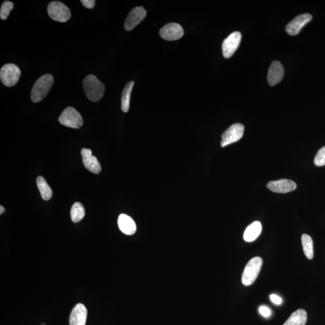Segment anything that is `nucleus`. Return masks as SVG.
<instances>
[{"instance_id":"obj_1","label":"nucleus","mask_w":325,"mask_h":325,"mask_svg":"<svg viewBox=\"0 0 325 325\" xmlns=\"http://www.w3.org/2000/svg\"><path fill=\"white\" fill-rule=\"evenodd\" d=\"M54 83V77L51 74H45L34 84L31 91V99L37 103L44 99L51 91Z\"/></svg>"},{"instance_id":"obj_2","label":"nucleus","mask_w":325,"mask_h":325,"mask_svg":"<svg viewBox=\"0 0 325 325\" xmlns=\"http://www.w3.org/2000/svg\"><path fill=\"white\" fill-rule=\"evenodd\" d=\"M83 88L89 100L93 102L100 101L103 98L105 86L103 83L94 75H89L83 82Z\"/></svg>"},{"instance_id":"obj_3","label":"nucleus","mask_w":325,"mask_h":325,"mask_svg":"<svg viewBox=\"0 0 325 325\" xmlns=\"http://www.w3.org/2000/svg\"><path fill=\"white\" fill-rule=\"evenodd\" d=\"M263 265V259L259 256H255L249 260L244 268L241 282L244 286H249L254 283L258 277Z\"/></svg>"},{"instance_id":"obj_4","label":"nucleus","mask_w":325,"mask_h":325,"mask_svg":"<svg viewBox=\"0 0 325 325\" xmlns=\"http://www.w3.org/2000/svg\"><path fill=\"white\" fill-rule=\"evenodd\" d=\"M21 70L17 65L9 63L4 65L0 70V79L7 87L14 86L19 81Z\"/></svg>"},{"instance_id":"obj_5","label":"nucleus","mask_w":325,"mask_h":325,"mask_svg":"<svg viewBox=\"0 0 325 325\" xmlns=\"http://www.w3.org/2000/svg\"><path fill=\"white\" fill-rule=\"evenodd\" d=\"M58 121L61 125L72 128H79L83 125L81 114L72 107H68L60 114Z\"/></svg>"},{"instance_id":"obj_6","label":"nucleus","mask_w":325,"mask_h":325,"mask_svg":"<svg viewBox=\"0 0 325 325\" xmlns=\"http://www.w3.org/2000/svg\"><path fill=\"white\" fill-rule=\"evenodd\" d=\"M49 17L55 21L65 23L70 19L71 11L67 6L60 2H52L47 8Z\"/></svg>"},{"instance_id":"obj_7","label":"nucleus","mask_w":325,"mask_h":325,"mask_svg":"<svg viewBox=\"0 0 325 325\" xmlns=\"http://www.w3.org/2000/svg\"><path fill=\"white\" fill-rule=\"evenodd\" d=\"M244 130V126L241 123H237L232 125L221 136V147H225L240 140L243 137Z\"/></svg>"},{"instance_id":"obj_8","label":"nucleus","mask_w":325,"mask_h":325,"mask_svg":"<svg viewBox=\"0 0 325 325\" xmlns=\"http://www.w3.org/2000/svg\"><path fill=\"white\" fill-rule=\"evenodd\" d=\"M241 35L240 32L232 33L226 38L222 43V52L226 58H230L236 52L240 45Z\"/></svg>"},{"instance_id":"obj_9","label":"nucleus","mask_w":325,"mask_h":325,"mask_svg":"<svg viewBox=\"0 0 325 325\" xmlns=\"http://www.w3.org/2000/svg\"><path fill=\"white\" fill-rule=\"evenodd\" d=\"M159 33L162 39L172 41L181 38L184 35V30L177 23H169L162 27Z\"/></svg>"},{"instance_id":"obj_10","label":"nucleus","mask_w":325,"mask_h":325,"mask_svg":"<svg viewBox=\"0 0 325 325\" xmlns=\"http://www.w3.org/2000/svg\"><path fill=\"white\" fill-rule=\"evenodd\" d=\"M147 11L143 7H136L130 11L125 21L126 31H131L140 24L146 17Z\"/></svg>"},{"instance_id":"obj_11","label":"nucleus","mask_w":325,"mask_h":325,"mask_svg":"<svg viewBox=\"0 0 325 325\" xmlns=\"http://www.w3.org/2000/svg\"><path fill=\"white\" fill-rule=\"evenodd\" d=\"M297 185L295 182L287 179H281L268 182L267 187L275 193H286L295 190Z\"/></svg>"},{"instance_id":"obj_12","label":"nucleus","mask_w":325,"mask_h":325,"mask_svg":"<svg viewBox=\"0 0 325 325\" xmlns=\"http://www.w3.org/2000/svg\"><path fill=\"white\" fill-rule=\"evenodd\" d=\"M312 16L309 14L299 15L295 19L287 25L286 30L289 35L295 36L298 35L302 28L312 20Z\"/></svg>"},{"instance_id":"obj_13","label":"nucleus","mask_w":325,"mask_h":325,"mask_svg":"<svg viewBox=\"0 0 325 325\" xmlns=\"http://www.w3.org/2000/svg\"><path fill=\"white\" fill-rule=\"evenodd\" d=\"M83 165L90 172L99 174L101 171V167L97 157L92 156V151L83 148L81 151Z\"/></svg>"},{"instance_id":"obj_14","label":"nucleus","mask_w":325,"mask_h":325,"mask_svg":"<svg viewBox=\"0 0 325 325\" xmlns=\"http://www.w3.org/2000/svg\"><path fill=\"white\" fill-rule=\"evenodd\" d=\"M284 73V68L280 61H272L268 74L269 85L274 86L279 83L283 78Z\"/></svg>"},{"instance_id":"obj_15","label":"nucleus","mask_w":325,"mask_h":325,"mask_svg":"<svg viewBox=\"0 0 325 325\" xmlns=\"http://www.w3.org/2000/svg\"><path fill=\"white\" fill-rule=\"evenodd\" d=\"M88 311L82 303H78L73 309L70 316V325H86Z\"/></svg>"},{"instance_id":"obj_16","label":"nucleus","mask_w":325,"mask_h":325,"mask_svg":"<svg viewBox=\"0 0 325 325\" xmlns=\"http://www.w3.org/2000/svg\"><path fill=\"white\" fill-rule=\"evenodd\" d=\"M117 224L120 230L123 234L131 236L134 234L136 231V223L133 219L128 215L125 214L120 215L117 219Z\"/></svg>"},{"instance_id":"obj_17","label":"nucleus","mask_w":325,"mask_h":325,"mask_svg":"<svg viewBox=\"0 0 325 325\" xmlns=\"http://www.w3.org/2000/svg\"><path fill=\"white\" fill-rule=\"evenodd\" d=\"M261 222L255 221L250 224L244 232L243 238L246 242H252L257 238L262 233Z\"/></svg>"},{"instance_id":"obj_18","label":"nucleus","mask_w":325,"mask_h":325,"mask_svg":"<svg viewBox=\"0 0 325 325\" xmlns=\"http://www.w3.org/2000/svg\"><path fill=\"white\" fill-rule=\"evenodd\" d=\"M307 320V314L303 309L293 312L283 325H305Z\"/></svg>"},{"instance_id":"obj_19","label":"nucleus","mask_w":325,"mask_h":325,"mask_svg":"<svg viewBox=\"0 0 325 325\" xmlns=\"http://www.w3.org/2000/svg\"><path fill=\"white\" fill-rule=\"evenodd\" d=\"M36 183L42 199L45 201L50 200L52 196V191L45 178L42 176H38Z\"/></svg>"},{"instance_id":"obj_20","label":"nucleus","mask_w":325,"mask_h":325,"mask_svg":"<svg viewBox=\"0 0 325 325\" xmlns=\"http://www.w3.org/2000/svg\"><path fill=\"white\" fill-rule=\"evenodd\" d=\"M134 84V82H129L123 90L121 97V108L123 112L126 113L129 111L130 98H131L132 89Z\"/></svg>"},{"instance_id":"obj_21","label":"nucleus","mask_w":325,"mask_h":325,"mask_svg":"<svg viewBox=\"0 0 325 325\" xmlns=\"http://www.w3.org/2000/svg\"><path fill=\"white\" fill-rule=\"evenodd\" d=\"M301 241L303 252H304L306 257L309 259L313 258V241L311 237L307 234H302Z\"/></svg>"},{"instance_id":"obj_22","label":"nucleus","mask_w":325,"mask_h":325,"mask_svg":"<svg viewBox=\"0 0 325 325\" xmlns=\"http://www.w3.org/2000/svg\"><path fill=\"white\" fill-rule=\"evenodd\" d=\"M85 216L84 206L80 203H76L73 204L71 210V218L72 221L77 223L82 221Z\"/></svg>"},{"instance_id":"obj_23","label":"nucleus","mask_w":325,"mask_h":325,"mask_svg":"<svg viewBox=\"0 0 325 325\" xmlns=\"http://www.w3.org/2000/svg\"><path fill=\"white\" fill-rule=\"evenodd\" d=\"M14 7V3L11 2L6 1L3 3L1 9H0V18H1V20H5L7 19Z\"/></svg>"},{"instance_id":"obj_24","label":"nucleus","mask_w":325,"mask_h":325,"mask_svg":"<svg viewBox=\"0 0 325 325\" xmlns=\"http://www.w3.org/2000/svg\"><path fill=\"white\" fill-rule=\"evenodd\" d=\"M314 163L315 166L318 167L325 165V146L318 150L315 155Z\"/></svg>"},{"instance_id":"obj_25","label":"nucleus","mask_w":325,"mask_h":325,"mask_svg":"<svg viewBox=\"0 0 325 325\" xmlns=\"http://www.w3.org/2000/svg\"><path fill=\"white\" fill-rule=\"evenodd\" d=\"M259 312L263 317H269L271 315V309L268 306L262 305L259 308Z\"/></svg>"},{"instance_id":"obj_26","label":"nucleus","mask_w":325,"mask_h":325,"mask_svg":"<svg viewBox=\"0 0 325 325\" xmlns=\"http://www.w3.org/2000/svg\"><path fill=\"white\" fill-rule=\"evenodd\" d=\"M80 2L85 8L88 9H93L95 5V0H81Z\"/></svg>"},{"instance_id":"obj_27","label":"nucleus","mask_w":325,"mask_h":325,"mask_svg":"<svg viewBox=\"0 0 325 325\" xmlns=\"http://www.w3.org/2000/svg\"><path fill=\"white\" fill-rule=\"evenodd\" d=\"M270 299L272 302L278 305H281L282 302H283L280 297L277 295H275V294H272L270 296Z\"/></svg>"},{"instance_id":"obj_28","label":"nucleus","mask_w":325,"mask_h":325,"mask_svg":"<svg viewBox=\"0 0 325 325\" xmlns=\"http://www.w3.org/2000/svg\"><path fill=\"white\" fill-rule=\"evenodd\" d=\"M5 212V209L2 206H0V214L3 215Z\"/></svg>"},{"instance_id":"obj_29","label":"nucleus","mask_w":325,"mask_h":325,"mask_svg":"<svg viewBox=\"0 0 325 325\" xmlns=\"http://www.w3.org/2000/svg\"><path fill=\"white\" fill-rule=\"evenodd\" d=\"M41 325H45V323H41Z\"/></svg>"}]
</instances>
